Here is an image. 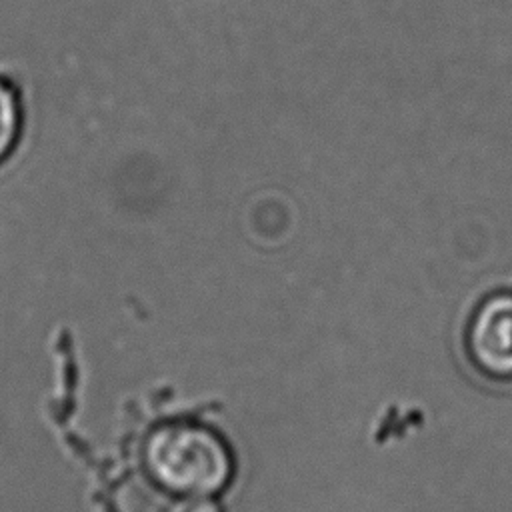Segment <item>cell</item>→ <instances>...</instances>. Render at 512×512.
I'll return each instance as SVG.
<instances>
[{
	"instance_id": "1",
	"label": "cell",
	"mask_w": 512,
	"mask_h": 512,
	"mask_svg": "<svg viewBox=\"0 0 512 512\" xmlns=\"http://www.w3.org/2000/svg\"><path fill=\"white\" fill-rule=\"evenodd\" d=\"M142 464L150 482L174 498H214L234 476L226 440L192 420L152 428L142 446Z\"/></svg>"
},
{
	"instance_id": "4",
	"label": "cell",
	"mask_w": 512,
	"mask_h": 512,
	"mask_svg": "<svg viewBox=\"0 0 512 512\" xmlns=\"http://www.w3.org/2000/svg\"><path fill=\"white\" fill-rule=\"evenodd\" d=\"M162 512H222L214 498H174Z\"/></svg>"
},
{
	"instance_id": "2",
	"label": "cell",
	"mask_w": 512,
	"mask_h": 512,
	"mask_svg": "<svg viewBox=\"0 0 512 512\" xmlns=\"http://www.w3.org/2000/svg\"><path fill=\"white\" fill-rule=\"evenodd\" d=\"M464 350L484 378L512 380V294L486 296L472 310L464 328Z\"/></svg>"
},
{
	"instance_id": "3",
	"label": "cell",
	"mask_w": 512,
	"mask_h": 512,
	"mask_svg": "<svg viewBox=\"0 0 512 512\" xmlns=\"http://www.w3.org/2000/svg\"><path fill=\"white\" fill-rule=\"evenodd\" d=\"M16 134V104L8 88L0 84V158L8 152Z\"/></svg>"
}]
</instances>
